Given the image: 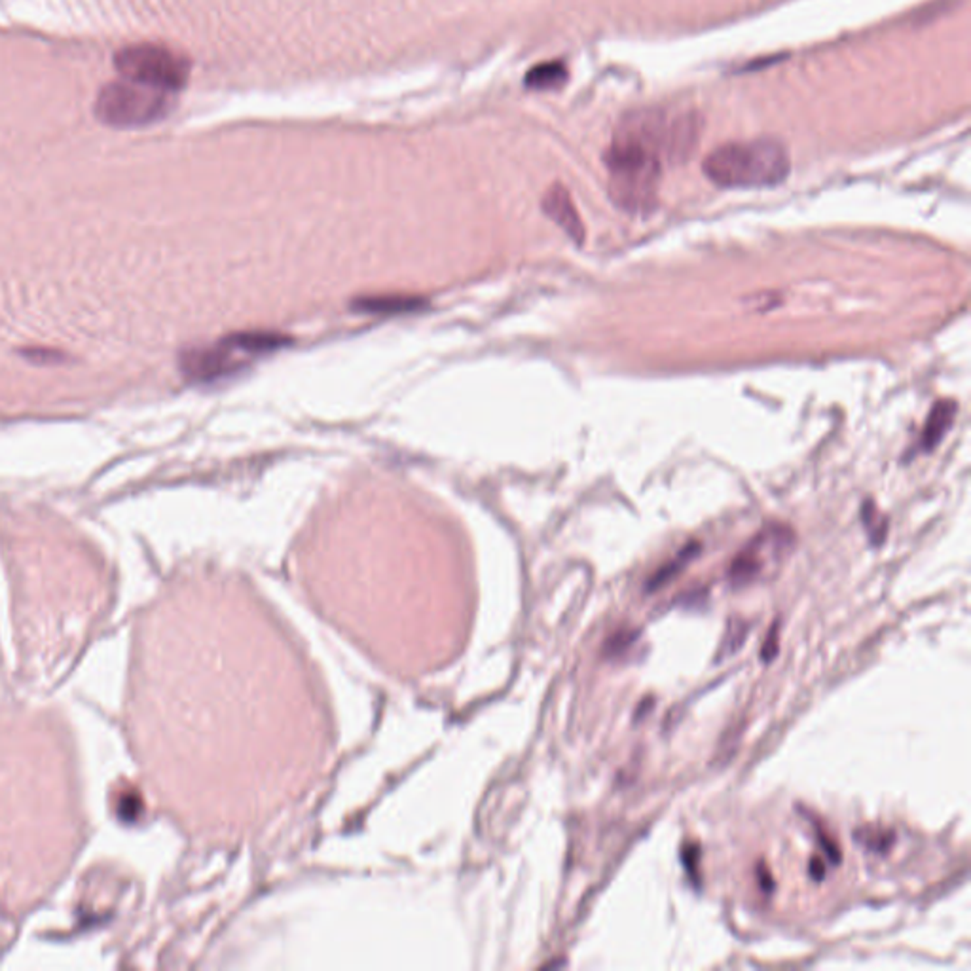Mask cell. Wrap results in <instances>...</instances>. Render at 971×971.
I'll return each instance as SVG.
<instances>
[{"label": "cell", "mask_w": 971, "mask_h": 971, "mask_svg": "<svg viewBox=\"0 0 971 971\" xmlns=\"http://www.w3.org/2000/svg\"><path fill=\"white\" fill-rule=\"evenodd\" d=\"M114 69L124 80L162 93H179L190 79V60L163 44H129L114 53Z\"/></svg>", "instance_id": "obj_4"}, {"label": "cell", "mask_w": 971, "mask_h": 971, "mask_svg": "<svg viewBox=\"0 0 971 971\" xmlns=\"http://www.w3.org/2000/svg\"><path fill=\"white\" fill-rule=\"evenodd\" d=\"M609 194L628 213H651L662 179V154L645 110L626 117L603 154Z\"/></svg>", "instance_id": "obj_1"}, {"label": "cell", "mask_w": 971, "mask_h": 971, "mask_svg": "<svg viewBox=\"0 0 971 971\" xmlns=\"http://www.w3.org/2000/svg\"><path fill=\"white\" fill-rule=\"evenodd\" d=\"M755 874H757V882H759V886H761V888H763V890H765L767 893H770V892H772V890L776 888V884H774V879H772V874H770V871L767 869V865H765V864H757Z\"/></svg>", "instance_id": "obj_19"}, {"label": "cell", "mask_w": 971, "mask_h": 971, "mask_svg": "<svg viewBox=\"0 0 971 971\" xmlns=\"http://www.w3.org/2000/svg\"><path fill=\"white\" fill-rule=\"evenodd\" d=\"M746 636H748V624L744 621H731L729 626H727L725 640H723V643H721L719 658L727 657V655H734L742 647V643L746 641Z\"/></svg>", "instance_id": "obj_14"}, {"label": "cell", "mask_w": 971, "mask_h": 971, "mask_svg": "<svg viewBox=\"0 0 971 971\" xmlns=\"http://www.w3.org/2000/svg\"><path fill=\"white\" fill-rule=\"evenodd\" d=\"M862 518H864V526L869 533V539L873 545H881L886 537V529H888V524H886V518L882 517V514L877 510V507H874L871 501H867L864 505V510H862Z\"/></svg>", "instance_id": "obj_13"}, {"label": "cell", "mask_w": 971, "mask_h": 971, "mask_svg": "<svg viewBox=\"0 0 971 971\" xmlns=\"http://www.w3.org/2000/svg\"><path fill=\"white\" fill-rule=\"evenodd\" d=\"M543 211L575 243L581 245L584 241V226L574 205V200H571L569 192L562 184L548 188V192L543 198Z\"/></svg>", "instance_id": "obj_7"}, {"label": "cell", "mask_w": 971, "mask_h": 971, "mask_svg": "<svg viewBox=\"0 0 971 971\" xmlns=\"http://www.w3.org/2000/svg\"><path fill=\"white\" fill-rule=\"evenodd\" d=\"M810 877H812L816 882L824 881V877H826V865H824V860H822V858H817V855H814V858H810Z\"/></svg>", "instance_id": "obj_20"}, {"label": "cell", "mask_w": 971, "mask_h": 971, "mask_svg": "<svg viewBox=\"0 0 971 971\" xmlns=\"http://www.w3.org/2000/svg\"><path fill=\"white\" fill-rule=\"evenodd\" d=\"M173 107V95L127 80L105 84L95 99V118L114 129H137L163 120Z\"/></svg>", "instance_id": "obj_5"}, {"label": "cell", "mask_w": 971, "mask_h": 971, "mask_svg": "<svg viewBox=\"0 0 971 971\" xmlns=\"http://www.w3.org/2000/svg\"><path fill=\"white\" fill-rule=\"evenodd\" d=\"M702 171L721 188H769L788 179L789 158L774 139L727 143L704 158Z\"/></svg>", "instance_id": "obj_2"}, {"label": "cell", "mask_w": 971, "mask_h": 971, "mask_svg": "<svg viewBox=\"0 0 971 971\" xmlns=\"http://www.w3.org/2000/svg\"><path fill=\"white\" fill-rule=\"evenodd\" d=\"M698 552H700V543H689L687 546L681 548L679 555L674 560H670L668 564L662 565L657 571V574L649 581H647V586H645L647 593H655V590L662 588L664 584L672 583L681 574V571L689 565V562L698 555Z\"/></svg>", "instance_id": "obj_11"}, {"label": "cell", "mask_w": 971, "mask_h": 971, "mask_svg": "<svg viewBox=\"0 0 971 971\" xmlns=\"http://www.w3.org/2000/svg\"><path fill=\"white\" fill-rule=\"evenodd\" d=\"M681 864L685 867V871H687L689 879L696 884L700 882V874H698V867H700V845L696 843H685L681 846Z\"/></svg>", "instance_id": "obj_16"}, {"label": "cell", "mask_w": 971, "mask_h": 971, "mask_svg": "<svg viewBox=\"0 0 971 971\" xmlns=\"http://www.w3.org/2000/svg\"><path fill=\"white\" fill-rule=\"evenodd\" d=\"M816 836H817V843H820V846H822V850L826 852L827 858H829L833 864H841V860H843L841 846H839V843H836L835 839H831L829 833L826 831L824 826L816 824Z\"/></svg>", "instance_id": "obj_17"}, {"label": "cell", "mask_w": 971, "mask_h": 971, "mask_svg": "<svg viewBox=\"0 0 971 971\" xmlns=\"http://www.w3.org/2000/svg\"><path fill=\"white\" fill-rule=\"evenodd\" d=\"M957 412H958V405L955 401H950V398H947V401H938L936 403V406L931 408L928 420H926V425L922 429V436H920V443H919V452L929 453L943 443L947 433L950 431V427H953V424H955Z\"/></svg>", "instance_id": "obj_9"}, {"label": "cell", "mask_w": 971, "mask_h": 971, "mask_svg": "<svg viewBox=\"0 0 971 971\" xmlns=\"http://www.w3.org/2000/svg\"><path fill=\"white\" fill-rule=\"evenodd\" d=\"M854 839L869 852L888 854L896 843V833L881 826H864L854 831Z\"/></svg>", "instance_id": "obj_12"}, {"label": "cell", "mask_w": 971, "mask_h": 971, "mask_svg": "<svg viewBox=\"0 0 971 971\" xmlns=\"http://www.w3.org/2000/svg\"><path fill=\"white\" fill-rule=\"evenodd\" d=\"M425 306V300L412 294H374L353 300L351 308L359 313L372 315H401L414 313Z\"/></svg>", "instance_id": "obj_8"}, {"label": "cell", "mask_w": 971, "mask_h": 971, "mask_svg": "<svg viewBox=\"0 0 971 971\" xmlns=\"http://www.w3.org/2000/svg\"><path fill=\"white\" fill-rule=\"evenodd\" d=\"M636 640H638L636 630H626V628H621V630H617L613 636H609V640L603 645V653H605V657H619Z\"/></svg>", "instance_id": "obj_15"}, {"label": "cell", "mask_w": 971, "mask_h": 971, "mask_svg": "<svg viewBox=\"0 0 971 971\" xmlns=\"http://www.w3.org/2000/svg\"><path fill=\"white\" fill-rule=\"evenodd\" d=\"M287 344H291V340L277 332H238L215 341L213 346L184 351L181 355V369L196 382H213L236 372L249 359L277 351Z\"/></svg>", "instance_id": "obj_3"}, {"label": "cell", "mask_w": 971, "mask_h": 971, "mask_svg": "<svg viewBox=\"0 0 971 971\" xmlns=\"http://www.w3.org/2000/svg\"><path fill=\"white\" fill-rule=\"evenodd\" d=\"M795 546V533L786 524H769L750 539L729 567L733 586H748L772 575Z\"/></svg>", "instance_id": "obj_6"}, {"label": "cell", "mask_w": 971, "mask_h": 971, "mask_svg": "<svg viewBox=\"0 0 971 971\" xmlns=\"http://www.w3.org/2000/svg\"><path fill=\"white\" fill-rule=\"evenodd\" d=\"M778 647H780V624L774 622L770 626L765 643H763V649H761V658H763V662H770V660L776 658Z\"/></svg>", "instance_id": "obj_18"}, {"label": "cell", "mask_w": 971, "mask_h": 971, "mask_svg": "<svg viewBox=\"0 0 971 971\" xmlns=\"http://www.w3.org/2000/svg\"><path fill=\"white\" fill-rule=\"evenodd\" d=\"M567 76L569 72H567L565 63L546 61V63L536 65L526 74V86L529 89H537V91L558 89L567 82Z\"/></svg>", "instance_id": "obj_10"}]
</instances>
